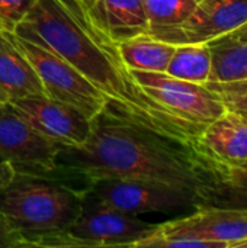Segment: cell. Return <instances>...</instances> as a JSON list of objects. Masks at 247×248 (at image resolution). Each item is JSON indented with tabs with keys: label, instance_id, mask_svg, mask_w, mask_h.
<instances>
[{
	"label": "cell",
	"instance_id": "cell-1",
	"mask_svg": "<svg viewBox=\"0 0 247 248\" xmlns=\"http://www.w3.org/2000/svg\"><path fill=\"white\" fill-rule=\"evenodd\" d=\"M15 33L52 49L70 62L106 97L105 110L198 145L205 125L188 122L150 97L124 64L116 42L90 20L79 0H35Z\"/></svg>",
	"mask_w": 247,
	"mask_h": 248
},
{
	"label": "cell",
	"instance_id": "cell-2",
	"mask_svg": "<svg viewBox=\"0 0 247 248\" xmlns=\"http://www.w3.org/2000/svg\"><path fill=\"white\" fill-rule=\"evenodd\" d=\"M57 173L82 177L86 183L105 177L160 182L194 193L198 206L204 190L198 145L181 142L105 109L92 119L84 144L60 148Z\"/></svg>",
	"mask_w": 247,
	"mask_h": 248
},
{
	"label": "cell",
	"instance_id": "cell-3",
	"mask_svg": "<svg viewBox=\"0 0 247 248\" xmlns=\"http://www.w3.org/2000/svg\"><path fill=\"white\" fill-rule=\"evenodd\" d=\"M84 192L52 174L16 173L0 192V211L28 247H44L74 224Z\"/></svg>",
	"mask_w": 247,
	"mask_h": 248
},
{
	"label": "cell",
	"instance_id": "cell-4",
	"mask_svg": "<svg viewBox=\"0 0 247 248\" xmlns=\"http://www.w3.org/2000/svg\"><path fill=\"white\" fill-rule=\"evenodd\" d=\"M86 189V187H84ZM157 224H148L135 215L115 209L87 190L74 224L51 238L44 247H134L150 237Z\"/></svg>",
	"mask_w": 247,
	"mask_h": 248
},
{
	"label": "cell",
	"instance_id": "cell-5",
	"mask_svg": "<svg viewBox=\"0 0 247 248\" xmlns=\"http://www.w3.org/2000/svg\"><path fill=\"white\" fill-rule=\"evenodd\" d=\"M6 33L35 68L48 97L73 106L89 119L106 108V97L57 52L20 38L15 32Z\"/></svg>",
	"mask_w": 247,
	"mask_h": 248
},
{
	"label": "cell",
	"instance_id": "cell-6",
	"mask_svg": "<svg viewBox=\"0 0 247 248\" xmlns=\"http://www.w3.org/2000/svg\"><path fill=\"white\" fill-rule=\"evenodd\" d=\"M86 190L100 202L138 217L147 212H175L197 208L194 193L160 182L105 177L86 183Z\"/></svg>",
	"mask_w": 247,
	"mask_h": 248
},
{
	"label": "cell",
	"instance_id": "cell-7",
	"mask_svg": "<svg viewBox=\"0 0 247 248\" xmlns=\"http://www.w3.org/2000/svg\"><path fill=\"white\" fill-rule=\"evenodd\" d=\"M61 145L35 129L10 102L0 103V160L16 173L54 174Z\"/></svg>",
	"mask_w": 247,
	"mask_h": 248
},
{
	"label": "cell",
	"instance_id": "cell-8",
	"mask_svg": "<svg viewBox=\"0 0 247 248\" xmlns=\"http://www.w3.org/2000/svg\"><path fill=\"white\" fill-rule=\"evenodd\" d=\"M131 74L150 97L188 122L207 125L226 109L218 94L207 84L181 80L166 73L131 70Z\"/></svg>",
	"mask_w": 247,
	"mask_h": 248
},
{
	"label": "cell",
	"instance_id": "cell-9",
	"mask_svg": "<svg viewBox=\"0 0 247 248\" xmlns=\"http://www.w3.org/2000/svg\"><path fill=\"white\" fill-rule=\"evenodd\" d=\"M10 105L42 135L61 147H77L87 141L92 119L73 106L48 96L13 99Z\"/></svg>",
	"mask_w": 247,
	"mask_h": 248
},
{
	"label": "cell",
	"instance_id": "cell-10",
	"mask_svg": "<svg viewBox=\"0 0 247 248\" xmlns=\"http://www.w3.org/2000/svg\"><path fill=\"white\" fill-rule=\"evenodd\" d=\"M151 235L197 237L234 248L247 240V209L199 206L188 217L157 224Z\"/></svg>",
	"mask_w": 247,
	"mask_h": 248
},
{
	"label": "cell",
	"instance_id": "cell-11",
	"mask_svg": "<svg viewBox=\"0 0 247 248\" xmlns=\"http://www.w3.org/2000/svg\"><path fill=\"white\" fill-rule=\"evenodd\" d=\"M247 22V0H199L191 16L163 41L179 45L210 42L231 33Z\"/></svg>",
	"mask_w": 247,
	"mask_h": 248
},
{
	"label": "cell",
	"instance_id": "cell-12",
	"mask_svg": "<svg viewBox=\"0 0 247 248\" xmlns=\"http://www.w3.org/2000/svg\"><path fill=\"white\" fill-rule=\"evenodd\" d=\"M201 164L204 190L199 206L247 209V163L224 161L201 150Z\"/></svg>",
	"mask_w": 247,
	"mask_h": 248
},
{
	"label": "cell",
	"instance_id": "cell-13",
	"mask_svg": "<svg viewBox=\"0 0 247 248\" xmlns=\"http://www.w3.org/2000/svg\"><path fill=\"white\" fill-rule=\"evenodd\" d=\"M84 9L90 20L114 42L148 33L143 0H95Z\"/></svg>",
	"mask_w": 247,
	"mask_h": 248
},
{
	"label": "cell",
	"instance_id": "cell-14",
	"mask_svg": "<svg viewBox=\"0 0 247 248\" xmlns=\"http://www.w3.org/2000/svg\"><path fill=\"white\" fill-rule=\"evenodd\" d=\"M207 154L231 163H247V118L230 110L207 124L198 137Z\"/></svg>",
	"mask_w": 247,
	"mask_h": 248
},
{
	"label": "cell",
	"instance_id": "cell-15",
	"mask_svg": "<svg viewBox=\"0 0 247 248\" xmlns=\"http://www.w3.org/2000/svg\"><path fill=\"white\" fill-rule=\"evenodd\" d=\"M0 90L9 97V102L47 96L35 68L3 31H0Z\"/></svg>",
	"mask_w": 247,
	"mask_h": 248
},
{
	"label": "cell",
	"instance_id": "cell-16",
	"mask_svg": "<svg viewBox=\"0 0 247 248\" xmlns=\"http://www.w3.org/2000/svg\"><path fill=\"white\" fill-rule=\"evenodd\" d=\"M211 51L213 83H236L247 80V42L233 36L223 35L207 42Z\"/></svg>",
	"mask_w": 247,
	"mask_h": 248
},
{
	"label": "cell",
	"instance_id": "cell-17",
	"mask_svg": "<svg viewBox=\"0 0 247 248\" xmlns=\"http://www.w3.org/2000/svg\"><path fill=\"white\" fill-rule=\"evenodd\" d=\"M119 55L130 70L166 73L167 64L176 45L157 39L151 35H138L135 38L116 42Z\"/></svg>",
	"mask_w": 247,
	"mask_h": 248
},
{
	"label": "cell",
	"instance_id": "cell-18",
	"mask_svg": "<svg viewBox=\"0 0 247 248\" xmlns=\"http://www.w3.org/2000/svg\"><path fill=\"white\" fill-rule=\"evenodd\" d=\"M166 74L205 84L211 74V51L207 42L179 44L167 64Z\"/></svg>",
	"mask_w": 247,
	"mask_h": 248
},
{
	"label": "cell",
	"instance_id": "cell-19",
	"mask_svg": "<svg viewBox=\"0 0 247 248\" xmlns=\"http://www.w3.org/2000/svg\"><path fill=\"white\" fill-rule=\"evenodd\" d=\"M199 0H143L148 35L162 39L181 26L194 12Z\"/></svg>",
	"mask_w": 247,
	"mask_h": 248
},
{
	"label": "cell",
	"instance_id": "cell-20",
	"mask_svg": "<svg viewBox=\"0 0 247 248\" xmlns=\"http://www.w3.org/2000/svg\"><path fill=\"white\" fill-rule=\"evenodd\" d=\"M221 99L226 109L247 118V80L236 83H205Z\"/></svg>",
	"mask_w": 247,
	"mask_h": 248
},
{
	"label": "cell",
	"instance_id": "cell-21",
	"mask_svg": "<svg viewBox=\"0 0 247 248\" xmlns=\"http://www.w3.org/2000/svg\"><path fill=\"white\" fill-rule=\"evenodd\" d=\"M35 0H0V31L15 32Z\"/></svg>",
	"mask_w": 247,
	"mask_h": 248
},
{
	"label": "cell",
	"instance_id": "cell-22",
	"mask_svg": "<svg viewBox=\"0 0 247 248\" xmlns=\"http://www.w3.org/2000/svg\"><path fill=\"white\" fill-rule=\"evenodd\" d=\"M28 247L23 237L13 228L6 215L0 211V248Z\"/></svg>",
	"mask_w": 247,
	"mask_h": 248
},
{
	"label": "cell",
	"instance_id": "cell-23",
	"mask_svg": "<svg viewBox=\"0 0 247 248\" xmlns=\"http://www.w3.org/2000/svg\"><path fill=\"white\" fill-rule=\"evenodd\" d=\"M15 174H16L15 169L9 163L0 160V192L13 180Z\"/></svg>",
	"mask_w": 247,
	"mask_h": 248
},
{
	"label": "cell",
	"instance_id": "cell-24",
	"mask_svg": "<svg viewBox=\"0 0 247 248\" xmlns=\"http://www.w3.org/2000/svg\"><path fill=\"white\" fill-rule=\"evenodd\" d=\"M231 35H233V36H236V38H239V39H243V41H246L247 42V22L243 25V26H240L239 29L233 31V32H231Z\"/></svg>",
	"mask_w": 247,
	"mask_h": 248
},
{
	"label": "cell",
	"instance_id": "cell-25",
	"mask_svg": "<svg viewBox=\"0 0 247 248\" xmlns=\"http://www.w3.org/2000/svg\"><path fill=\"white\" fill-rule=\"evenodd\" d=\"M6 102H9V97L0 90V103H6Z\"/></svg>",
	"mask_w": 247,
	"mask_h": 248
},
{
	"label": "cell",
	"instance_id": "cell-26",
	"mask_svg": "<svg viewBox=\"0 0 247 248\" xmlns=\"http://www.w3.org/2000/svg\"><path fill=\"white\" fill-rule=\"evenodd\" d=\"M79 1H80V3H82L84 7H89V6H90V4H92L95 0H79Z\"/></svg>",
	"mask_w": 247,
	"mask_h": 248
},
{
	"label": "cell",
	"instance_id": "cell-27",
	"mask_svg": "<svg viewBox=\"0 0 247 248\" xmlns=\"http://www.w3.org/2000/svg\"><path fill=\"white\" fill-rule=\"evenodd\" d=\"M234 248H247V240L242 241V243H239V244H236Z\"/></svg>",
	"mask_w": 247,
	"mask_h": 248
}]
</instances>
